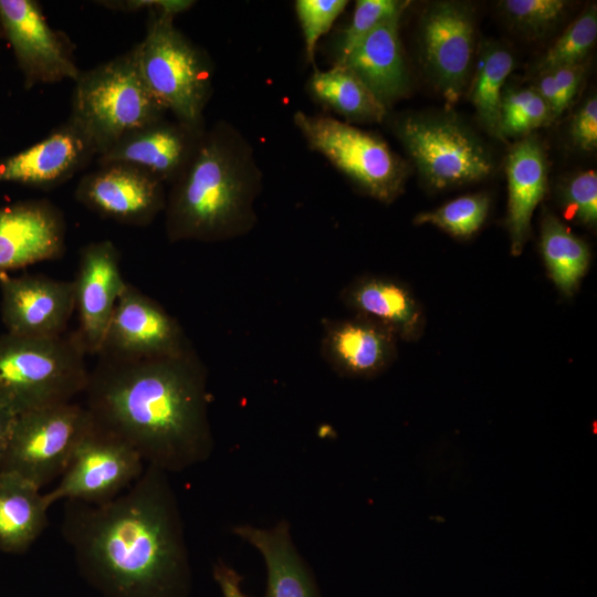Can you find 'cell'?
Returning a JSON list of instances; mask_svg holds the SVG:
<instances>
[{"label": "cell", "mask_w": 597, "mask_h": 597, "mask_svg": "<svg viewBox=\"0 0 597 597\" xmlns=\"http://www.w3.org/2000/svg\"><path fill=\"white\" fill-rule=\"evenodd\" d=\"M61 533L83 576L107 597H187L185 525L167 472L146 465L104 503L66 501Z\"/></svg>", "instance_id": "cell-1"}, {"label": "cell", "mask_w": 597, "mask_h": 597, "mask_svg": "<svg viewBox=\"0 0 597 597\" xmlns=\"http://www.w3.org/2000/svg\"><path fill=\"white\" fill-rule=\"evenodd\" d=\"M207 369L193 348L147 359L98 357L85 407L94 422L167 473L207 461L214 447Z\"/></svg>", "instance_id": "cell-2"}, {"label": "cell", "mask_w": 597, "mask_h": 597, "mask_svg": "<svg viewBox=\"0 0 597 597\" xmlns=\"http://www.w3.org/2000/svg\"><path fill=\"white\" fill-rule=\"evenodd\" d=\"M261 190L262 172L243 135L224 121L206 127L189 166L167 193L168 240L220 242L248 234L256 223Z\"/></svg>", "instance_id": "cell-3"}, {"label": "cell", "mask_w": 597, "mask_h": 597, "mask_svg": "<svg viewBox=\"0 0 597 597\" xmlns=\"http://www.w3.org/2000/svg\"><path fill=\"white\" fill-rule=\"evenodd\" d=\"M75 332L55 337L0 335V407L14 416L71 402L90 369Z\"/></svg>", "instance_id": "cell-4"}, {"label": "cell", "mask_w": 597, "mask_h": 597, "mask_svg": "<svg viewBox=\"0 0 597 597\" xmlns=\"http://www.w3.org/2000/svg\"><path fill=\"white\" fill-rule=\"evenodd\" d=\"M166 114L143 77L137 44L81 71L74 81L70 116L90 135L97 157L127 134Z\"/></svg>", "instance_id": "cell-5"}, {"label": "cell", "mask_w": 597, "mask_h": 597, "mask_svg": "<svg viewBox=\"0 0 597 597\" xmlns=\"http://www.w3.org/2000/svg\"><path fill=\"white\" fill-rule=\"evenodd\" d=\"M174 19L168 13L149 12L146 34L137 43L140 71L167 113L187 125L205 127L203 112L212 94V62Z\"/></svg>", "instance_id": "cell-6"}, {"label": "cell", "mask_w": 597, "mask_h": 597, "mask_svg": "<svg viewBox=\"0 0 597 597\" xmlns=\"http://www.w3.org/2000/svg\"><path fill=\"white\" fill-rule=\"evenodd\" d=\"M293 121L308 147L322 154L367 196L390 203L404 191L408 166L380 136L302 111L294 114Z\"/></svg>", "instance_id": "cell-7"}, {"label": "cell", "mask_w": 597, "mask_h": 597, "mask_svg": "<svg viewBox=\"0 0 597 597\" xmlns=\"http://www.w3.org/2000/svg\"><path fill=\"white\" fill-rule=\"evenodd\" d=\"M395 132L432 189L476 182L494 169L483 143L451 115H407L395 123Z\"/></svg>", "instance_id": "cell-8"}, {"label": "cell", "mask_w": 597, "mask_h": 597, "mask_svg": "<svg viewBox=\"0 0 597 597\" xmlns=\"http://www.w3.org/2000/svg\"><path fill=\"white\" fill-rule=\"evenodd\" d=\"M93 423L86 407L74 401L15 416L0 471L46 486L64 473Z\"/></svg>", "instance_id": "cell-9"}, {"label": "cell", "mask_w": 597, "mask_h": 597, "mask_svg": "<svg viewBox=\"0 0 597 597\" xmlns=\"http://www.w3.org/2000/svg\"><path fill=\"white\" fill-rule=\"evenodd\" d=\"M145 467L129 444L94 422L59 483L44 496L50 506L61 500L104 503L128 489Z\"/></svg>", "instance_id": "cell-10"}, {"label": "cell", "mask_w": 597, "mask_h": 597, "mask_svg": "<svg viewBox=\"0 0 597 597\" xmlns=\"http://www.w3.org/2000/svg\"><path fill=\"white\" fill-rule=\"evenodd\" d=\"M0 32L10 44L23 86L75 81L81 73L75 44L46 21L36 0H0Z\"/></svg>", "instance_id": "cell-11"}, {"label": "cell", "mask_w": 597, "mask_h": 597, "mask_svg": "<svg viewBox=\"0 0 597 597\" xmlns=\"http://www.w3.org/2000/svg\"><path fill=\"white\" fill-rule=\"evenodd\" d=\"M475 27L469 6L436 1L422 12L419 44L423 67L446 103L455 104L472 75Z\"/></svg>", "instance_id": "cell-12"}, {"label": "cell", "mask_w": 597, "mask_h": 597, "mask_svg": "<svg viewBox=\"0 0 597 597\" xmlns=\"http://www.w3.org/2000/svg\"><path fill=\"white\" fill-rule=\"evenodd\" d=\"M192 349L181 325L157 301L126 283L115 305L98 357L147 359Z\"/></svg>", "instance_id": "cell-13"}, {"label": "cell", "mask_w": 597, "mask_h": 597, "mask_svg": "<svg viewBox=\"0 0 597 597\" xmlns=\"http://www.w3.org/2000/svg\"><path fill=\"white\" fill-rule=\"evenodd\" d=\"M75 199L102 218L147 227L165 210V185L144 170L123 163H109L84 175Z\"/></svg>", "instance_id": "cell-14"}, {"label": "cell", "mask_w": 597, "mask_h": 597, "mask_svg": "<svg viewBox=\"0 0 597 597\" xmlns=\"http://www.w3.org/2000/svg\"><path fill=\"white\" fill-rule=\"evenodd\" d=\"M97 149L71 116L38 143L0 158V182L51 190L85 169Z\"/></svg>", "instance_id": "cell-15"}, {"label": "cell", "mask_w": 597, "mask_h": 597, "mask_svg": "<svg viewBox=\"0 0 597 597\" xmlns=\"http://www.w3.org/2000/svg\"><path fill=\"white\" fill-rule=\"evenodd\" d=\"M1 318L7 333L24 337L65 334L75 311L73 281L42 274L0 273Z\"/></svg>", "instance_id": "cell-16"}, {"label": "cell", "mask_w": 597, "mask_h": 597, "mask_svg": "<svg viewBox=\"0 0 597 597\" xmlns=\"http://www.w3.org/2000/svg\"><path fill=\"white\" fill-rule=\"evenodd\" d=\"M72 281L78 316L76 333L86 354L98 355L115 305L127 283L114 242L105 239L82 247Z\"/></svg>", "instance_id": "cell-17"}, {"label": "cell", "mask_w": 597, "mask_h": 597, "mask_svg": "<svg viewBox=\"0 0 597 597\" xmlns=\"http://www.w3.org/2000/svg\"><path fill=\"white\" fill-rule=\"evenodd\" d=\"M66 222L48 199L0 207V273L63 256Z\"/></svg>", "instance_id": "cell-18"}, {"label": "cell", "mask_w": 597, "mask_h": 597, "mask_svg": "<svg viewBox=\"0 0 597 597\" xmlns=\"http://www.w3.org/2000/svg\"><path fill=\"white\" fill-rule=\"evenodd\" d=\"M205 129L164 117L124 136L97 163L128 164L171 186L189 166Z\"/></svg>", "instance_id": "cell-19"}, {"label": "cell", "mask_w": 597, "mask_h": 597, "mask_svg": "<svg viewBox=\"0 0 597 597\" xmlns=\"http://www.w3.org/2000/svg\"><path fill=\"white\" fill-rule=\"evenodd\" d=\"M396 335L378 322L354 315L324 320L321 353L339 376L373 378L385 371L397 357Z\"/></svg>", "instance_id": "cell-20"}, {"label": "cell", "mask_w": 597, "mask_h": 597, "mask_svg": "<svg viewBox=\"0 0 597 597\" xmlns=\"http://www.w3.org/2000/svg\"><path fill=\"white\" fill-rule=\"evenodd\" d=\"M356 315L371 318L390 329L398 339L417 341L425 328L422 307L402 282L381 275H365L352 281L339 295Z\"/></svg>", "instance_id": "cell-21"}, {"label": "cell", "mask_w": 597, "mask_h": 597, "mask_svg": "<svg viewBox=\"0 0 597 597\" xmlns=\"http://www.w3.org/2000/svg\"><path fill=\"white\" fill-rule=\"evenodd\" d=\"M399 20L395 18L378 25L335 63L352 71L386 108L406 96L410 87Z\"/></svg>", "instance_id": "cell-22"}, {"label": "cell", "mask_w": 597, "mask_h": 597, "mask_svg": "<svg viewBox=\"0 0 597 597\" xmlns=\"http://www.w3.org/2000/svg\"><path fill=\"white\" fill-rule=\"evenodd\" d=\"M507 217L512 255H520L528 239L531 220L547 190V161L540 140L532 135L521 138L506 158Z\"/></svg>", "instance_id": "cell-23"}, {"label": "cell", "mask_w": 597, "mask_h": 597, "mask_svg": "<svg viewBox=\"0 0 597 597\" xmlns=\"http://www.w3.org/2000/svg\"><path fill=\"white\" fill-rule=\"evenodd\" d=\"M232 532L254 547L266 567L265 597H321L314 575L296 548L289 521L270 528L235 525Z\"/></svg>", "instance_id": "cell-24"}, {"label": "cell", "mask_w": 597, "mask_h": 597, "mask_svg": "<svg viewBox=\"0 0 597 597\" xmlns=\"http://www.w3.org/2000/svg\"><path fill=\"white\" fill-rule=\"evenodd\" d=\"M49 509L40 488L15 473L0 471V552L29 549L49 524Z\"/></svg>", "instance_id": "cell-25"}, {"label": "cell", "mask_w": 597, "mask_h": 597, "mask_svg": "<svg viewBox=\"0 0 597 597\" xmlns=\"http://www.w3.org/2000/svg\"><path fill=\"white\" fill-rule=\"evenodd\" d=\"M307 90L316 101L350 121L378 123L387 113L366 85L341 64L326 71L315 69Z\"/></svg>", "instance_id": "cell-26"}, {"label": "cell", "mask_w": 597, "mask_h": 597, "mask_svg": "<svg viewBox=\"0 0 597 597\" xmlns=\"http://www.w3.org/2000/svg\"><path fill=\"white\" fill-rule=\"evenodd\" d=\"M541 252L547 273L565 296H572L585 276L590 251L557 217L547 213L541 226Z\"/></svg>", "instance_id": "cell-27"}, {"label": "cell", "mask_w": 597, "mask_h": 597, "mask_svg": "<svg viewBox=\"0 0 597 597\" xmlns=\"http://www.w3.org/2000/svg\"><path fill=\"white\" fill-rule=\"evenodd\" d=\"M514 67V56L503 44L485 41L472 74L468 96L482 126L500 137V105L504 84Z\"/></svg>", "instance_id": "cell-28"}, {"label": "cell", "mask_w": 597, "mask_h": 597, "mask_svg": "<svg viewBox=\"0 0 597 597\" xmlns=\"http://www.w3.org/2000/svg\"><path fill=\"white\" fill-rule=\"evenodd\" d=\"M490 209V198L485 193L465 195L446 205L418 213L413 223L432 224L452 237L468 239L484 223Z\"/></svg>", "instance_id": "cell-29"}, {"label": "cell", "mask_w": 597, "mask_h": 597, "mask_svg": "<svg viewBox=\"0 0 597 597\" xmlns=\"http://www.w3.org/2000/svg\"><path fill=\"white\" fill-rule=\"evenodd\" d=\"M597 38V8L590 4L541 56L540 73L557 67L582 64Z\"/></svg>", "instance_id": "cell-30"}, {"label": "cell", "mask_w": 597, "mask_h": 597, "mask_svg": "<svg viewBox=\"0 0 597 597\" xmlns=\"http://www.w3.org/2000/svg\"><path fill=\"white\" fill-rule=\"evenodd\" d=\"M568 2L564 0H502L498 8L517 31L527 36H542L565 15Z\"/></svg>", "instance_id": "cell-31"}, {"label": "cell", "mask_w": 597, "mask_h": 597, "mask_svg": "<svg viewBox=\"0 0 597 597\" xmlns=\"http://www.w3.org/2000/svg\"><path fill=\"white\" fill-rule=\"evenodd\" d=\"M409 1L357 0L353 19L343 31L337 61L343 60L366 35L381 23L400 18Z\"/></svg>", "instance_id": "cell-32"}, {"label": "cell", "mask_w": 597, "mask_h": 597, "mask_svg": "<svg viewBox=\"0 0 597 597\" xmlns=\"http://www.w3.org/2000/svg\"><path fill=\"white\" fill-rule=\"evenodd\" d=\"M347 4L346 0L295 1V12L303 32L307 62H314L318 40L329 31Z\"/></svg>", "instance_id": "cell-33"}, {"label": "cell", "mask_w": 597, "mask_h": 597, "mask_svg": "<svg viewBox=\"0 0 597 597\" xmlns=\"http://www.w3.org/2000/svg\"><path fill=\"white\" fill-rule=\"evenodd\" d=\"M565 214L577 223L595 228L597 224V174L585 170L570 177L562 188Z\"/></svg>", "instance_id": "cell-34"}, {"label": "cell", "mask_w": 597, "mask_h": 597, "mask_svg": "<svg viewBox=\"0 0 597 597\" xmlns=\"http://www.w3.org/2000/svg\"><path fill=\"white\" fill-rule=\"evenodd\" d=\"M570 138L575 147L584 151L597 147V98L589 96L578 108L570 124Z\"/></svg>", "instance_id": "cell-35"}, {"label": "cell", "mask_w": 597, "mask_h": 597, "mask_svg": "<svg viewBox=\"0 0 597 597\" xmlns=\"http://www.w3.org/2000/svg\"><path fill=\"white\" fill-rule=\"evenodd\" d=\"M98 6L114 11L137 12L147 9L171 14H177L189 10L196 2L191 0H112L96 1Z\"/></svg>", "instance_id": "cell-36"}, {"label": "cell", "mask_w": 597, "mask_h": 597, "mask_svg": "<svg viewBox=\"0 0 597 597\" xmlns=\"http://www.w3.org/2000/svg\"><path fill=\"white\" fill-rule=\"evenodd\" d=\"M564 106L567 108L577 95L585 73L584 63L562 66L551 71Z\"/></svg>", "instance_id": "cell-37"}, {"label": "cell", "mask_w": 597, "mask_h": 597, "mask_svg": "<svg viewBox=\"0 0 597 597\" xmlns=\"http://www.w3.org/2000/svg\"><path fill=\"white\" fill-rule=\"evenodd\" d=\"M212 574L223 597H245L241 589L242 577L232 567L218 561L213 566Z\"/></svg>", "instance_id": "cell-38"}, {"label": "cell", "mask_w": 597, "mask_h": 597, "mask_svg": "<svg viewBox=\"0 0 597 597\" xmlns=\"http://www.w3.org/2000/svg\"><path fill=\"white\" fill-rule=\"evenodd\" d=\"M15 416L0 407V468L9 444Z\"/></svg>", "instance_id": "cell-39"}, {"label": "cell", "mask_w": 597, "mask_h": 597, "mask_svg": "<svg viewBox=\"0 0 597 597\" xmlns=\"http://www.w3.org/2000/svg\"><path fill=\"white\" fill-rule=\"evenodd\" d=\"M0 39H2L1 32H0Z\"/></svg>", "instance_id": "cell-40"}]
</instances>
